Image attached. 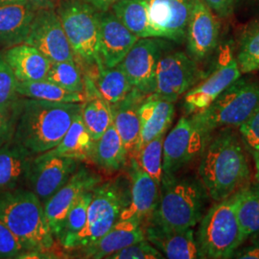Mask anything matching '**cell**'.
<instances>
[{"mask_svg":"<svg viewBox=\"0 0 259 259\" xmlns=\"http://www.w3.org/2000/svg\"><path fill=\"white\" fill-rule=\"evenodd\" d=\"M128 166L129 201L122 209L119 219H135L144 226L157 207L159 185L141 168L136 157L130 158Z\"/></svg>","mask_w":259,"mask_h":259,"instance_id":"2e32d148","label":"cell"},{"mask_svg":"<svg viewBox=\"0 0 259 259\" xmlns=\"http://www.w3.org/2000/svg\"><path fill=\"white\" fill-rule=\"evenodd\" d=\"M219 17L227 18L232 13L235 0H203Z\"/></svg>","mask_w":259,"mask_h":259,"instance_id":"7bdbcfd3","label":"cell"},{"mask_svg":"<svg viewBox=\"0 0 259 259\" xmlns=\"http://www.w3.org/2000/svg\"><path fill=\"white\" fill-rule=\"evenodd\" d=\"M253 161H254V168H255V179L259 185V151L251 152Z\"/></svg>","mask_w":259,"mask_h":259,"instance_id":"7dc6e473","label":"cell"},{"mask_svg":"<svg viewBox=\"0 0 259 259\" xmlns=\"http://www.w3.org/2000/svg\"><path fill=\"white\" fill-rule=\"evenodd\" d=\"M111 12L139 38L160 37L149 18L146 0H120L111 6Z\"/></svg>","mask_w":259,"mask_h":259,"instance_id":"f546056e","label":"cell"},{"mask_svg":"<svg viewBox=\"0 0 259 259\" xmlns=\"http://www.w3.org/2000/svg\"><path fill=\"white\" fill-rule=\"evenodd\" d=\"M93 196V189L84 191L78 197L67 212L63 232L61 238L59 239L61 246L66 250L71 249V245L75 238L85 227L88 220V210Z\"/></svg>","mask_w":259,"mask_h":259,"instance_id":"836d02e7","label":"cell"},{"mask_svg":"<svg viewBox=\"0 0 259 259\" xmlns=\"http://www.w3.org/2000/svg\"><path fill=\"white\" fill-rule=\"evenodd\" d=\"M91 160L108 173L120 171L127 166L129 156L113 123L94 141Z\"/></svg>","mask_w":259,"mask_h":259,"instance_id":"83f0119b","label":"cell"},{"mask_svg":"<svg viewBox=\"0 0 259 259\" xmlns=\"http://www.w3.org/2000/svg\"><path fill=\"white\" fill-rule=\"evenodd\" d=\"M99 57L102 68L119 65L139 40L111 10L99 12ZM101 70V69H100Z\"/></svg>","mask_w":259,"mask_h":259,"instance_id":"e0dca14e","label":"cell"},{"mask_svg":"<svg viewBox=\"0 0 259 259\" xmlns=\"http://www.w3.org/2000/svg\"><path fill=\"white\" fill-rule=\"evenodd\" d=\"M146 96L147 95H144L134 88L121 102L111 107L112 123L120 136L129 159L135 157L139 144L140 136L139 107Z\"/></svg>","mask_w":259,"mask_h":259,"instance_id":"603a6c76","label":"cell"},{"mask_svg":"<svg viewBox=\"0 0 259 259\" xmlns=\"http://www.w3.org/2000/svg\"><path fill=\"white\" fill-rule=\"evenodd\" d=\"M33 158V155L14 140L0 148V192L26 185Z\"/></svg>","mask_w":259,"mask_h":259,"instance_id":"484cf974","label":"cell"},{"mask_svg":"<svg viewBox=\"0 0 259 259\" xmlns=\"http://www.w3.org/2000/svg\"><path fill=\"white\" fill-rule=\"evenodd\" d=\"M233 255H235L234 257L237 258H259V246H252L249 247L245 250H241L239 252H234Z\"/></svg>","mask_w":259,"mask_h":259,"instance_id":"f6af8a7d","label":"cell"},{"mask_svg":"<svg viewBox=\"0 0 259 259\" xmlns=\"http://www.w3.org/2000/svg\"><path fill=\"white\" fill-rule=\"evenodd\" d=\"M236 213L244 240L259 234V185H245L237 191Z\"/></svg>","mask_w":259,"mask_h":259,"instance_id":"1f68e13d","label":"cell"},{"mask_svg":"<svg viewBox=\"0 0 259 259\" xmlns=\"http://www.w3.org/2000/svg\"><path fill=\"white\" fill-rule=\"evenodd\" d=\"M206 196L200 180L176 175L164 177L159 186L157 207L145 225L171 230L193 228L204 216Z\"/></svg>","mask_w":259,"mask_h":259,"instance_id":"277c9868","label":"cell"},{"mask_svg":"<svg viewBox=\"0 0 259 259\" xmlns=\"http://www.w3.org/2000/svg\"><path fill=\"white\" fill-rule=\"evenodd\" d=\"M18 83L12 68L0 53V106L11 105L19 98Z\"/></svg>","mask_w":259,"mask_h":259,"instance_id":"74e56055","label":"cell"},{"mask_svg":"<svg viewBox=\"0 0 259 259\" xmlns=\"http://www.w3.org/2000/svg\"><path fill=\"white\" fill-rule=\"evenodd\" d=\"M164 258L163 254L149 241H139L126 248L113 252L107 259H157Z\"/></svg>","mask_w":259,"mask_h":259,"instance_id":"f35d334b","label":"cell"},{"mask_svg":"<svg viewBox=\"0 0 259 259\" xmlns=\"http://www.w3.org/2000/svg\"><path fill=\"white\" fill-rule=\"evenodd\" d=\"M259 106V83L238 79L225 90L204 111L191 118L205 133L240 127Z\"/></svg>","mask_w":259,"mask_h":259,"instance_id":"8992f818","label":"cell"},{"mask_svg":"<svg viewBox=\"0 0 259 259\" xmlns=\"http://www.w3.org/2000/svg\"><path fill=\"white\" fill-rule=\"evenodd\" d=\"M152 25L160 37L185 38L195 0H146Z\"/></svg>","mask_w":259,"mask_h":259,"instance_id":"d6986e66","label":"cell"},{"mask_svg":"<svg viewBox=\"0 0 259 259\" xmlns=\"http://www.w3.org/2000/svg\"><path fill=\"white\" fill-rule=\"evenodd\" d=\"M25 251L17 236L0 220V258H19Z\"/></svg>","mask_w":259,"mask_h":259,"instance_id":"60d3db41","label":"cell"},{"mask_svg":"<svg viewBox=\"0 0 259 259\" xmlns=\"http://www.w3.org/2000/svg\"><path fill=\"white\" fill-rule=\"evenodd\" d=\"M174 114V103L158 97L154 93L144 98L139 107L140 136L135 157L143 145L166 133Z\"/></svg>","mask_w":259,"mask_h":259,"instance_id":"44dd1931","label":"cell"},{"mask_svg":"<svg viewBox=\"0 0 259 259\" xmlns=\"http://www.w3.org/2000/svg\"><path fill=\"white\" fill-rule=\"evenodd\" d=\"M256 1H257V2H259V0H256Z\"/></svg>","mask_w":259,"mask_h":259,"instance_id":"681fc988","label":"cell"},{"mask_svg":"<svg viewBox=\"0 0 259 259\" xmlns=\"http://www.w3.org/2000/svg\"><path fill=\"white\" fill-rule=\"evenodd\" d=\"M93 139L87 129L81 112L76 116L60 143L44 153L47 156L71 157L79 161L91 159Z\"/></svg>","mask_w":259,"mask_h":259,"instance_id":"f1b7e54d","label":"cell"},{"mask_svg":"<svg viewBox=\"0 0 259 259\" xmlns=\"http://www.w3.org/2000/svg\"><path fill=\"white\" fill-rule=\"evenodd\" d=\"M81 104L49 102L19 96L13 140L34 157L54 148L81 112Z\"/></svg>","mask_w":259,"mask_h":259,"instance_id":"7a4b0ae2","label":"cell"},{"mask_svg":"<svg viewBox=\"0 0 259 259\" xmlns=\"http://www.w3.org/2000/svg\"><path fill=\"white\" fill-rule=\"evenodd\" d=\"M145 239L170 259L204 258L193 228L171 230L147 224L144 226Z\"/></svg>","mask_w":259,"mask_h":259,"instance_id":"ffe728a7","label":"cell"},{"mask_svg":"<svg viewBox=\"0 0 259 259\" xmlns=\"http://www.w3.org/2000/svg\"><path fill=\"white\" fill-rule=\"evenodd\" d=\"M2 55L19 82L47 79L51 62L37 48L23 42L10 47Z\"/></svg>","mask_w":259,"mask_h":259,"instance_id":"d4e9b609","label":"cell"},{"mask_svg":"<svg viewBox=\"0 0 259 259\" xmlns=\"http://www.w3.org/2000/svg\"><path fill=\"white\" fill-rule=\"evenodd\" d=\"M235 192L217 202L203 216L197 234V242L204 258H231L245 242L238 222Z\"/></svg>","mask_w":259,"mask_h":259,"instance_id":"5b68a950","label":"cell"},{"mask_svg":"<svg viewBox=\"0 0 259 259\" xmlns=\"http://www.w3.org/2000/svg\"><path fill=\"white\" fill-rule=\"evenodd\" d=\"M102 182V177L85 165H79L74 174L45 204L47 222L55 240L61 238L68 210L80 195L93 189Z\"/></svg>","mask_w":259,"mask_h":259,"instance_id":"9a60e30c","label":"cell"},{"mask_svg":"<svg viewBox=\"0 0 259 259\" xmlns=\"http://www.w3.org/2000/svg\"><path fill=\"white\" fill-rule=\"evenodd\" d=\"M79 165V160L71 157L37 155L33 158L25 185L45 205L68 182Z\"/></svg>","mask_w":259,"mask_h":259,"instance_id":"4fadbf2b","label":"cell"},{"mask_svg":"<svg viewBox=\"0 0 259 259\" xmlns=\"http://www.w3.org/2000/svg\"><path fill=\"white\" fill-rule=\"evenodd\" d=\"M57 14L75 56L102 69L99 57V11L83 0H61Z\"/></svg>","mask_w":259,"mask_h":259,"instance_id":"52a82bcc","label":"cell"},{"mask_svg":"<svg viewBox=\"0 0 259 259\" xmlns=\"http://www.w3.org/2000/svg\"><path fill=\"white\" fill-rule=\"evenodd\" d=\"M202 79L203 74L191 57L181 51L162 54L157 64L154 94L176 102Z\"/></svg>","mask_w":259,"mask_h":259,"instance_id":"30bf717a","label":"cell"},{"mask_svg":"<svg viewBox=\"0 0 259 259\" xmlns=\"http://www.w3.org/2000/svg\"><path fill=\"white\" fill-rule=\"evenodd\" d=\"M34 9H49L55 8L57 0H27Z\"/></svg>","mask_w":259,"mask_h":259,"instance_id":"bcb514c9","label":"cell"},{"mask_svg":"<svg viewBox=\"0 0 259 259\" xmlns=\"http://www.w3.org/2000/svg\"><path fill=\"white\" fill-rule=\"evenodd\" d=\"M47 79L72 93L84 91L83 78L75 61L51 63Z\"/></svg>","mask_w":259,"mask_h":259,"instance_id":"d590c367","label":"cell"},{"mask_svg":"<svg viewBox=\"0 0 259 259\" xmlns=\"http://www.w3.org/2000/svg\"><path fill=\"white\" fill-rule=\"evenodd\" d=\"M241 139L250 152L259 151V106L240 127Z\"/></svg>","mask_w":259,"mask_h":259,"instance_id":"b9f144b4","label":"cell"},{"mask_svg":"<svg viewBox=\"0 0 259 259\" xmlns=\"http://www.w3.org/2000/svg\"><path fill=\"white\" fill-rule=\"evenodd\" d=\"M144 239L145 232L142 223L135 219H119L100 239L83 249V257L107 258L113 252Z\"/></svg>","mask_w":259,"mask_h":259,"instance_id":"7402d4cb","label":"cell"},{"mask_svg":"<svg viewBox=\"0 0 259 259\" xmlns=\"http://www.w3.org/2000/svg\"><path fill=\"white\" fill-rule=\"evenodd\" d=\"M24 42L37 48L51 63L75 61L73 50L54 8L36 11Z\"/></svg>","mask_w":259,"mask_h":259,"instance_id":"7c38bea8","label":"cell"},{"mask_svg":"<svg viewBox=\"0 0 259 259\" xmlns=\"http://www.w3.org/2000/svg\"><path fill=\"white\" fill-rule=\"evenodd\" d=\"M0 220L7 225L25 250L51 251L55 246L45 205L28 188L0 192Z\"/></svg>","mask_w":259,"mask_h":259,"instance_id":"3957f363","label":"cell"},{"mask_svg":"<svg viewBox=\"0 0 259 259\" xmlns=\"http://www.w3.org/2000/svg\"><path fill=\"white\" fill-rule=\"evenodd\" d=\"M236 60L241 73L259 70V23L246 32Z\"/></svg>","mask_w":259,"mask_h":259,"instance_id":"8d00e7d4","label":"cell"},{"mask_svg":"<svg viewBox=\"0 0 259 259\" xmlns=\"http://www.w3.org/2000/svg\"><path fill=\"white\" fill-rule=\"evenodd\" d=\"M241 74L237 60L233 57L231 47H225L212 72L185 93V112L192 115L204 111L225 90L237 81Z\"/></svg>","mask_w":259,"mask_h":259,"instance_id":"8fae6325","label":"cell"},{"mask_svg":"<svg viewBox=\"0 0 259 259\" xmlns=\"http://www.w3.org/2000/svg\"><path fill=\"white\" fill-rule=\"evenodd\" d=\"M199 177L206 193L215 202L247 185L250 177L249 159L236 134L225 129L209 139L201 155Z\"/></svg>","mask_w":259,"mask_h":259,"instance_id":"6da1fadb","label":"cell"},{"mask_svg":"<svg viewBox=\"0 0 259 259\" xmlns=\"http://www.w3.org/2000/svg\"><path fill=\"white\" fill-rule=\"evenodd\" d=\"M36 10L28 2L0 5V47L23 44L27 38Z\"/></svg>","mask_w":259,"mask_h":259,"instance_id":"cb8c5ba5","label":"cell"},{"mask_svg":"<svg viewBox=\"0 0 259 259\" xmlns=\"http://www.w3.org/2000/svg\"><path fill=\"white\" fill-rule=\"evenodd\" d=\"M209 135L190 117H182L163 140L162 178L175 176L184 167L202 155Z\"/></svg>","mask_w":259,"mask_h":259,"instance_id":"9c48e42d","label":"cell"},{"mask_svg":"<svg viewBox=\"0 0 259 259\" xmlns=\"http://www.w3.org/2000/svg\"><path fill=\"white\" fill-rule=\"evenodd\" d=\"M83 83L85 99L81 104V114L92 139L95 141L112 123V111L111 105L99 93L90 75L84 76Z\"/></svg>","mask_w":259,"mask_h":259,"instance_id":"4316f807","label":"cell"},{"mask_svg":"<svg viewBox=\"0 0 259 259\" xmlns=\"http://www.w3.org/2000/svg\"><path fill=\"white\" fill-rule=\"evenodd\" d=\"M17 92L20 97L49 102L82 103L84 93H72L47 79L30 82H19Z\"/></svg>","mask_w":259,"mask_h":259,"instance_id":"4dcf8cb0","label":"cell"},{"mask_svg":"<svg viewBox=\"0 0 259 259\" xmlns=\"http://www.w3.org/2000/svg\"><path fill=\"white\" fill-rule=\"evenodd\" d=\"M24 1H27V0H0V5L16 3V2H24Z\"/></svg>","mask_w":259,"mask_h":259,"instance_id":"c3c4849f","label":"cell"},{"mask_svg":"<svg viewBox=\"0 0 259 259\" xmlns=\"http://www.w3.org/2000/svg\"><path fill=\"white\" fill-rule=\"evenodd\" d=\"M219 22L203 0H195L186 29L187 49L196 62L209 55L217 46Z\"/></svg>","mask_w":259,"mask_h":259,"instance_id":"ac0fdd59","label":"cell"},{"mask_svg":"<svg viewBox=\"0 0 259 259\" xmlns=\"http://www.w3.org/2000/svg\"><path fill=\"white\" fill-rule=\"evenodd\" d=\"M128 201L129 197L118 180L101 182L96 185L93 188L85 227L75 238L70 250H83L100 239L119 220Z\"/></svg>","mask_w":259,"mask_h":259,"instance_id":"ba28073f","label":"cell"},{"mask_svg":"<svg viewBox=\"0 0 259 259\" xmlns=\"http://www.w3.org/2000/svg\"><path fill=\"white\" fill-rule=\"evenodd\" d=\"M95 84L111 107L121 102L134 89L121 64L99 70Z\"/></svg>","mask_w":259,"mask_h":259,"instance_id":"d6a6232c","label":"cell"},{"mask_svg":"<svg viewBox=\"0 0 259 259\" xmlns=\"http://www.w3.org/2000/svg\"><path fill=\"white\" fill-rule=\"evenodd\" d=\"M165 134L143 145L136 158L141 168L160 186L162 180V157H163V140Z\"/></svg>","mask_w":259,"mask_h":259,"instance_id":"e575fe53","label":"cell"},{"mask_svg":"<svg viewBox=\"0 0 259 259\" xmlns=\"http://www.w3.org/2000/svg\"><path fill=\"white\" fill-rule=\"evenodd\" d=\"M163 48L164 42L159 37L139 38L120 63L132 85L144 95L155 92L156 71Z\"/></svg>","mask_w":259,"mask_h":259,"instance_id":"5bb4252c","label":"cell"},{"mask_svg":"<svg viewBox=\"0 0 259 259\" xmlns=\"http://www.w3.org/2000/svg\"><path fill=\"white\" fill-rule=\"evenodd\" d=\"M87 3L91 4L93 7L99 12H104V11H108L111 8V6L120 1V0H83Z\"/></svg>","mask_w":259,"mask_h":259,"instance_id":"ee69618b","label":"cell"},{"mask_svg":"<svg viewBox=\"0 0 259 259\" xmlns=\"http://www.w3.org/2000/svg\"><path fill=\"white\" fill-rule=\"evenodd\" d=\"M19 98L11 105L0 106V148L14 139L19 112Z\"/></svg>","mask_w":259,"mask_h":259,"instance_id":"ab89813d","label":"cell"}]
</instances>
